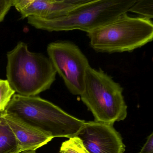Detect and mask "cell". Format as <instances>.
<instances>
[{
  "mask_svg": "<svg viewBox=\"0 0 153 153\" xmlns=\"http://www.w3.org/2000/svg\"><path fill=\"white\" fill-rule=\"evenodd\" d=\"M4 112L15 115L53 138L75 137L85 123L36 96L16 94Z\"/></svg>",
  "mask_w": 153,
  "mask_h": 153,
  "instance_id": "obj_1",
  "label": "cell"
},
{
  "mask_svg": "<svg viewBox=\"0 0 153 153\" xmlns=\"http://www.w3.org/2000/svg\"><path fill=\"white\" fill-rule=\"evenodd\" d=\"M135 0H87L64 16L46 19L29 17L27 22L37 29L53 31L79 30L92 32L127 13Z\"/></svg>",
  "mask_w": 153,
  "mask_h": 153,
  "instance_id": "obj_2",
  "label": "cell"
},
{
  "mask_svg": "<svg viewBox=\"0 0 153 153\" xmlns=\"http://www.w3.org/2000/svg\"><path fill=\"white\" fill-rule=\"evenodd\" d=\"M7 77L18 94L36 96L49 89L56 72L49 58L31 52L27 45L19 42L7 54Z\"/></svg>",
  "mask_w": 153,
  "mask_h": 153,
  "instance_id": "obj_3",
  "label": "cell"
},
{
  "mask_svg": "<svg viewBox=\"0 0 153 153\" xmlns=\"http://www.w3.org/2000/svg\"><path fill=\"white\" fill-rule=\"evenodd\" d=\"M87 36L91 47L98 52H131L152 41L153 24L151 19L124 13Z\"/></svg>",
  "mask_w": 153,
  "mask_h": 153,
  "instance_id": "obj_4",
  "label": "cell"
},
{
  "mask_svg": "<svg viewBox=\"0 0 153 153\" xmlns=\"http://www.w3.org/2000/svg\"><path fill=\"white\" fill-rule=\"evenodd\" d=\"M80 96L93 113L95 121L113 125L127 117L122 88L101 69L90 66L88 68L84 92Z\"/></svg>",
  "mask_w": 153,
  "mask_h": 153,
  "instance_id": "obj_5",
  "label": "cell"
},
{
  "mask_svg": "<svg viewBox=\"0 0 153 153\" xmlns=\"http://www.w3.org/2000/svg\"><path fill=\"white\" fill-rule=\"evenodd\" d=\"M47 51L69 91L73 94L81 95L84 92L86 71L90 66L85 54L76 44L68 41L51 43Z\"/></svg>",
  "mask_w": 153,
  "mask_h": 153,
  "instance_id": "obj_6",
  "label": "cell"
},
{
  "mask_svg": "<svg viewBox=\"0 0 153 153\" xmlns=\"http://www.w3.org/2000/svg\"><path fill=\"white\" fill-rule=\"evenodd\" d=\"M75 137L88 153H123L125 150L121 136L112 124L85 122Z\"/></svg>",
  "mask_w": 153,
  "mask_h": 153,
  "instance_id": "obj_7",
  "label": "cell"
},
{
  "mask_svg": "<svg viewBox=\"0 0 153 153\" xmlns=\"http://www.w3.org/2000/svg\"><path fill=\"white\" fill-rule=\"evenodd\" d=\"M87 0H14L13 6L22 18L29 17L50 19L64 16Z\"/></svg>",
  "mask_w": 153,
  "mask_h": 153,
  "instance_id": "obj_8",
  "label": "cell"
},
{
  "mask_svg": "<svg viewBox=\"0 0 153 153\" xmlns=\"http://www.w3.org/2000/svg\"><path fill=\"white\" fill-rule=\"evenodd\" d=\"M1 116L12 130L21 152L36 151L53 139L13 114L4 111Z\"/></svg>",
  "mask_w": 153,
  "mask_h": 153,
  "instance_id": "obj_9",
  "label": "cell"
},
{
  "mask_svg": "<svg viewBox=\"0 0 153 153\" xmlns=\"http://www.w3.org/2000/svg\"><path fill=\"white\" fill-rule=\"evenodd\" d=\"M20 152L21 151L15 135L0 113V153Z\"/></svg>",
  "mask_w": 153,
  "mask_h": 153,
  "instance_id": "obj_10",
  "label": "cell"
},
{
  "mask_svg": "<svg viewBox=\"0 0 153 153\" xmlns=\"http://www.w3.org/2000/svg\"><path fill=\"white\" fill-rule=\"evenodd\" d=\"M128 11L140 15L141 17L151 19L153 17V1H136Z\"/></svg>",
  "mask_w": 153,
  "mask_h": 153,
  "instance_id": "obj_11",
  "label": "cell"
},
{
  "mask_svg": "<svg viewBox=\"0 0 153 153\" xmlns=\"http://www.w3.org/2000/svg\"><path fill=\"white\" fill-rule=\"evenodd\" d=\"M15 93L7 80L0 79V113L5 111Z\"/></svg>",
  "mask_w": 153,
  "mask_h": 153,
  "instance_id": "obj_12",
  "label": "cell"
},
{
  "mask_svg": "<svg viewBox=\"0 0 153 153\" xmlns=\"http://www.w3.org/2000/svg\"><path fill=\"white\" fill-rule=\"evenodd\" d=\"M84 147L80 140L76 137L70 138L62 144L60 149L68 153H83Z\"/></svg>",
  "mask_w": 153,
  "mask_h": 153,
  "instance_id": "obj_13",
  "label": "cell"
},
{
  "mask_svg": "<svg viewBox=\"0 0 153 153\" xmlns=\"http://www.w3.org/2000/svg\"><path fill=\"white\" fill-rule=\"evenodd\" d=\"M13 6V1L0 0V22H2L6 15Z\"/></svg>",
  "mask_w": 153,
  "mask_h": 153,
  "instance_id": "obj_14",
  "label": "cell"
},
{
  "mask_svg": "<svg viewBox=\"0 0 153 153\" xmlns=\"http://www.w3.org/2000/svg\"><path fill=\"white\" fill-rule=\"evenodd\" d=\"M139 153H153V133L148 137Z\"/></svg>",
  "mask_w": 153,
  "mask_h": 153,
  "instance_id": "obj_15",
  "label": "cell"
},
{
  "mask_svg": "<svg viewBox=\"0 0 153 153\" xmlns=\"http://www.w3.org/2000/svg\"><path fill=\"white\" fill-rule=\"evenodd\" d=\"M60 153H68L64 150H62V149H60Z\"/></svg>",
  "mask_w": 153,
  "mask_h": 153,
  "instance_id": "obj_16",
  "label": "cell"
},
{
  "mask_svg": "<svg viewBox=\"0 0 153 153\" xmlns=\"http://www.w3.org/2000/svg\"><path fill=\"white\" fill-rule=\"evenodd\" d=\"M29 151H25L23 152H20L19 153H29Z\"/></svg>",
  "mask_w": 153,
  "mask_h": 153,
  "instance_id": "obj_17",
  "label": "cell"
},
{
  "mask_svg": "<svg viewBox=\"0 0 153 153\" xmlns=\"http://www.w3.org/2000/svg\"><path fill=\"white\" fill-rule=\"evenodd\" d=\"M83 153H88L87 151H86L85 149V147H84V150H83Z\"/></svg>",
  "mask_w": 153,
  "mask_h": 153,
  "instance_id": "obj_18",
  "label": "cell"
},
{
  "mask_svg": "<svg viewBox=\"0 0 153 153\" xmlns=\"http://www.w3.org/2000/svg\"><path fill=\"white\" fill-rule=\"evenodd\" d=\"M29 153H36V151H33V150H30L29 151Z\"/></svg>",
  "mask_w": 153,
  "mask_h": 153,
  "instance_id": "obj_19",
  "label": "cell"
}]
</instances>
